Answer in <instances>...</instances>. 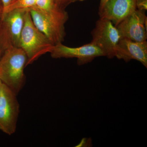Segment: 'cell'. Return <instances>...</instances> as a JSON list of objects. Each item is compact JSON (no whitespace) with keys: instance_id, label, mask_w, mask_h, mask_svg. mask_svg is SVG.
Wrapping results in <instances>:
<instances>
[{"instance_id":"obj_1","label":"cell","mask_w":147,"mask_h":147,"mask_svg":"<svg viewBox=\"0 0 147 147\" xmlns=\"http://www.w3.org/2000/svg\"><path fill=\"white\" fill-rule=\"evenodd\" d=\"M27 63L24 50L13 46L7 49L0 59V80L16 95L26 84L24 69Z\"/></svg>"},{"instance_id":"obj_2","label":"cell","mask_w":147,"mask_h":147,"mask_svg":"<svg viewBox=\"0 0 147 147\" xmlns=\"http://www.w3.org/2000/svg\"><path fill=\"white\" fill-rule=\"evenodd\" d=\"M54 45L49 38L35 26L28 9L25 14L19 43V47L27 56V66L32 63L42 55L50 53Z\"/></svg>"},{"instance_id":"obj_3","label":"cell","mask_w":147,"mask_h":147,"mask_svg":"<svg viewBox=\"0 0 147 147\" xmlns=\"http://www.w3.org/2000/svg\"><path fill=\"white\" fill-rule=\"evenodd\" d=\"M32 21L37 28L49 38L54 45L62 43L65 35V24L68 15L53 16L34 7L29 9Z\"/></svg>"},{"instance_id":"obj_4","label":"cell","mask_w":147,"mask_h":147,"mask_svg":"<svg viewBox=\"0 0 147 147\" xmlns=\"http://www.w3.org/2000/svg\"><path fill=\"white\" fill-rule=\"evenodd\" d=\"M17 95L3 84L0 93V131L9 135L16 131L20 104Z\"/></svg>"},{"instance_id":"obj_5","label":"cell","mask_w":147,"mask_h":147,"mask_svg":"<svg viewBox=\"0 0 147 147\" xmlns=\"http://www.w3.org/2000/svg\"><path fill=\"white\" fill-rule=\"evenodd\" d=\"M92 43L102 50L105 57H115L116 49L121 38L117 27L110 20L100 18L92 32Z\"/></svg>"},{"instance_id":"obj_6","label":"cell","mask_w":147,"mask_h":147,"mask_svg":"<svg viewBox=\"0 0 147 147\" xmlns=\"http://www.w3.org/2000/svg\"><path fill=\"white\" fill-rule=\"evenodd\" d=\"M50 53L55 59L76 58L79 65L91 62L97 57H105L102 50L91 42L76 47H68L60 43L53 46Z\"/></svg>"},{"instance_id":"obj_7","label":"cell","mask_w":147,"mask_h":147,"mask_svg":"<svg viewBox=\"0 0 147 147\" xmlns=\"http://www.w3.org/2000/svg\"><path fill=\"white\" fill-rule=\"evenodd\" d=\"M146 11L136 9L117 26L121 38L142 42L147 39Z\"/></svg>"},{"instance_id":"obj_8","label":"cell","mask_w":147,"mask_h":147,"mask_svg":"<svg viewBox=\"0 0 147 147\" xmlns=\"http://www.w3.org/2000/svg\"><path fill=\"white\" fill-rule=\"evenodd\" d=\"M125 62L136 60L147 67V42L121 38L116 49L115 57Z\"/></svg>"},{"instance_id":"obj_9","label":"cell","mask_w":147,"mask_h":147,"mask_svg":"<svg viewBox=\"0 0 147 147\" xmlns=\"http://www.w3.org/2000/svg\"><path fill=\"white\" fill-rule=\"evenodd\" d=\"M136 9V0H108L98 13L100 18L110 20L117 27Z\"/></svg>"},{"instance_id":"obj_10","label":"cell","mask_w":147,"mask_h":147,"mask_svg":"<svg viewBox=\"0 0 147 147\" xmlns=\"http://www.w3.org/2000/svg\"><path fill=\"white\" fill-rule=\"evenodd\" d=\"M28 9H13L3 14V28L11 44L14 47H19L25 14Z\"/></svg>"},{"instance_id":"obj_11","label":"cell","mask_w":147,"mask_h":147,"mask_svg":"<svg viewBox=\"0 0 147 147\" xmlns=\"http://www.w3.org/2000/svg\"><path fill=\"white\" fill-rule=\"evenodd\" d=\"M35 7L52 16H62L68 14L65 9L61 7L55 0H36Z\"/></svg>"},{"instance_id":"obj_12","label":"cell","mask_w":147,"mask_h":147,"mask_svg":"<svg viewBox=\"0 0 147 147\" xmlns=\"http://www.w3.org/2000/svg\"><path fill=\"white\" fill-rule=\"evenodd\" d=\"M36 2V0H16L15 2L7 7L3 14L13 9H30L35 7Z\"/></svg>"},{"instance_id":"obj_13","label":"cell","mask_w":147,"mask_h":147,"mask_svg":"<svg viewBox=\"0 0 147 147\" xmlns=\"http://www.w3.org/2000/svg\"><path fill=\"white\" fill-rule=\"evenodd\" d=\"M11 46L12 45L3 28L2 30H0V59L7 49Z\"/></svg>"},{"instance_id":"obj_14","label":"cell","mask_w":147,"mask_h":147,"mask_svg":"<svg viewBox=\"0 0 147 147\" xmlns=\"http://www.w3.org/2000/svg\"><path fill=\"white\" fill-rule=\"evenodd\" d=\"M137 9L146 11L147 9V0H136Z\"/></svg>"},{"instance_id":"obj_15","label":"cell","mask_w":147,"mask_h":147,"mask_svg":"<svg viewBox=\"0 0 147 147\" xmlns=\"http://www.w3.org/2000/svg\"><path fill=\"white\" fill-rule=\"evenodd\" d=\"M3 7V13L5 11L8 7L11 5L16 0H0Z\"/></svg>"},{"instance_id":"obj_16","label":"cell","mask_w":147,"mask_h":147,"mask_svg":"<svg viewBox=\"0 0 147 147\" xmlns=\"http://www.w3.org/2000/svg\"><path fill=\"white\" fill-rule=\"evenodd\" d=\"M58 4L62 8L65 9V7L70 3L69 0H55Z\"/></svg>"},{"instance_id":"obj_17","label":"cell","mask_w":147,"mask_h":147,"mask_svg":"<svg viewBox=\"0 0 147 147\" xmlns=\"http://www.w3.org/2000/svg\"><path fill=\"white\" fill-rule=\"evenodd\" d=\"M108 1V0H100V5H99V13H100V11H102L105 4Z\"/></svg>"},{"instance_id":"obj_18","label":"cell","mask_w":147,"mask_h":147,"mask_svg":"<svg viewBox=\"0 0 147 147\" xmlns=\"http://www.w3.org/2000/svg\"><path fill=\"white\" fill-rule=\"evenodd\" d=\"M86 0H69L70 3H74L76 1H84Z\"/></svg>"},{"instance_id":"obj_19","label":"cell","mask_w":147,"mask_h":147,"mask_svg":"<svg viewBox=\"0 0 147 147\" xmlns=\"http://www.w3.org/2000/svg\"><path fill=\"white\" fill-rule=\"evenodd\" d=\"M3 83L0 80V93H1V90L2 87Z\"/></svg>"},{"instance_id":"obj_20","label":"cell","mask_w":147,"mask_h":147,"mask_svg":"<svg viewBox=\"0 0 147 147\" xmlns=\"http://www.w3.org/2000/svg\"><path fill=\"white\" fill-rule=\"evenodd\" d=\"M2 18H3V16H0V19H2Z\"/></svg>"}]
</instances>
